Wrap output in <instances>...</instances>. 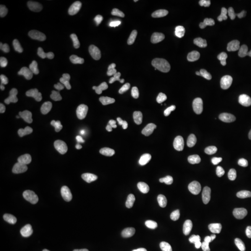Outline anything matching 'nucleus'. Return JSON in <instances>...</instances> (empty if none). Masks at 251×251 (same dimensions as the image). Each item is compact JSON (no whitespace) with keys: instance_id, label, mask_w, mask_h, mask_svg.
<instances>
[{"instance_id":"f257e3e1","label":"nucleus","mask_w":251,"mask_h":251,"mask_svg":"<svg viewBox=\"0 0 251 251\" xmlns=\"http://www.w3.org/2000/svg\"><path fill=\"white\" fill-rule=\"evenodd\" d=\"M176 213L169 209L162 208L158 210L152 220V229L156 237L165 239L171 235L176 224Z\"/></svg>"},{"instance_id":"f03ea898","label":"nucleus","mask_w":251,"mask_h":251,"mask_svg":"<svg viewBox=\"0 0 251 251\" xmlns=\"http://www.w3.org/2000/svg\"><path fill=\"white\" fill-rule=\"evenodd\" d=\"M57 71L67 79L88 82L92 78V73L90 68L71 60H65L58 63Z\"/></svg>"},{"instance_id":"7ed1b4c3","label":"nucleus","mask_w":251,"mask_h":251,"mask_svg":"<svg viewBox=\"0 0 251 251\" xmlns=\"http://www.w3.org/2000/svg\"><path fill=\"white\" fill-rule=\"evenodd\" d=\"M36 187V181L30 176L25 177L19 184V192L16 196L9 199V206L19 208L22 205L32 206L36 203V197L33 193Z\"/></svg>"},{"instance_id":"20e7f679","label":"nucleus","mask_w":251,"mask_h":251,"mask_svg":"<svg viewBox=\"0 0 251 251\" xmlns=\"http://www.w3.org/2000/svg\"><path fill=\"white\" fill-rule=\"evenodd\" d=\"M178 104L185 117L191 120H198L202 116V104L200 100L189 90L179 91Z\"/></svg>"},{"instance_id":"39448f33","label":"nucleus","mask_w":251,"mask_h":251,"mask_svg":"<svg viewBox=\"0 0 251 251\" xmlns=\"http://www.w3.org/2000/svg\"><path fill=\"white\" fill-rule=\"evenodd\" d=\"M51 189L56 194L66 195L74 203H80L85 197L83 187L73 177L63 178L55 181Z\"/></svg>"},{"instance_id":"423d86ee","label":"nucleus","mask_w":251,"mask_h":251,"mask_svg":"<svg viewBox=\"0 0 251 251\" xmlns=\"http://www.w3.org/2000/svg\"><path fill=\"white\" fill-rule=\"evenodd\" d=\"M164 8L158 2H152L140 13L137 19V27L142 31H147L155 26L163 14Z\"/></svg>"},{"instance_id":"0eeeda50","label":"nucleus","mask_w":251,"mask_h":251,"mask_svg":"<svg viewBox=\"0 0 251 251\" xmlns=\"http://www.w3.org/2000/svg\"><path fill=\"white\" fill-rule=\"evenodd\" d=\"M36 148L40 151H46L55 159L60 160L65 155L66 146L61 139L53 134H46L36 144Z\"/></svg>"},{"instance_id":"6e6552de","label":"nucleus","mask_w":251,"mask_h":251,"mask_svg":"<svg viewBox=\"0 0 251 251\" xmlns=\"http://www.w3.org/2000/svg\"><path fill=\"white\" fill-rule=\"evenodd\" d=\"M56 14L60 20L67 24H79L85 18V11L77 5L66 3V2H57L55 5Z\"/></svg>"},{"instance_id":"1a4fd4ad","label":"nucleus","mask_w":251,"mask_h":251,"mask_svg":"<svg viewBox=\"0 0 251 251\" xmlns=\"http://www.w3.org/2000/svg\"><path fill=\"white\" fill-rule=\"evenodd\" d=\"M38 232L57 247H63L65 244L63 225L56 221L38 225Z\"/></svg>"},{"instance_id":"9d476101","label":"nucleus","mask_w":251,"mask_h":251,"mask_svg":"<svg viewBox=\"0 0 251 251\" xmlns=\"http://www.w3.org/2000/svg\"><path fill=\"white\" fill-rule=\"evenodd\" d=\"M140 158L141 152L137 147L126 148L125 153L119 158L121 166L126 169L134 179H139L143 177V171L139 166Z\"/></svg>"},{"instance_id":"9b49d317","label":"nucleus","mask_w":251,"mask_h":251,"mask_svg":"<svg viewBox=\"0 0 251 251\" xmlns=\"http://www.w3.org/2000/svg\"><path fill=\"white\" fill-rule=\"evenodd\" d=\"M75 108L81 116L85 117L95 116L99 118H104L107 117L109 114V110L105 104H97V105L91 106L88 103L87 100L82 94H78L75 97Z\"/></svg>"},{"instance_id":"f8f14e48","label":"nucleus","mask_w":251,"mask_h":251,"mask_svg":"<svg viewBox=\"0 0 251 251\" xmlns=\"http://www.w3.org/2000/svg\"><path fill=\"white\" fill-rule=\"evenodd\" d=\"M104 214V207L100 203L90 204L81 216V223L87 229H92L99 225Z\"/></svg>"},{"instance_id":"ddd939ff","label":"nucleus","mask_w":251,"mask_h":251,"mask_svg":"<svg viewBox=\"0 0 251 251\" xmlns=\"http://www.w3.org/2000/svg\"><path fill=\"white\" fill-rule=\"evenodd\" d=\"M215 177V169L211 164H206L196 173L187 172L185 174V178L190 179L191 184L197 189L202 188L206 180L214 179Z\"/></svg>"},{"instance_id":"4468645a","label":"nucleus","mask_w":251,"mask_h":251,"mask_svg":"<svg viewBox=\"0 0 251 251\" xmlns=\"http://www.w3.org/2000/svg\"><path fill=\"white\" fill-rule=\"evenodd\" d=\"M198 200L206 210H214L217 208L227 206L230 204L229 198L217 194H201Z\"/></svg>"},{"instance_id":"2eb2a0df","label":"nucleus","mask_w":251,"mask_h":251,"mask_svg":"<svg viewBox=\"0 0 251 251\" xmlns=\"http://www.w3.org/2000/svg\"><path fill=\"white\" fill-rule=\"evenodd\" d=\"M241 152H242L241 145L233 144V146L226 152V153L223 154L220 157L219 162H218L219 167L225 168V166H227L231 162H238L243 167L248 166L249 165V159L247 157H245V158L239 157Z\"/></svg>"},{"instance_id":"dca6fc26","label":"nucleus","mask_w":251,"mask_h":251,"mask_svg":"<svg viewBox=\"0 0 251 251\" xmlns=\"http://www.w3.org/2000/svg\"><path fill=\"white\" fill-rule=\"evenodd\" d=\"M141 122L147 127H166L169 125V119L164 116L154 113L152 110H144L140 114Z\"/></svg>"},{"instance_id":"f3484780","label":"nucleus","mask_w":251,"mask_h":251,"mask_svg":"<svg viewBox=\"0 0 251 251\" xmlns=\"http://www.w3.org/2000/svg\"><path fill=\"white\" fill-rule=\"evenodd\" d=\"M58 137L66 147L75 149L78 146V141L75 136V126L71 121H66L60 128Z\"/></svg>"},{"instance_id":"a211bd4d","label":"nucleus","mask_w":251,"mask_h":251,"mask_svg":"<svg viewBox=\"0 0 251 251\" xmlns=\"http://www.w3.org/2000/svg\"><path fill=\"white\" fill-rule=\"evenodd\" d=\"M231 133L232 128L230 126H224L217 132L214 143V150L216 152H227L233 146V139L230 137Z\"/></svg>"},{"instance_id":"6ab92c4d","label":"nucleus","mask_w":251,"mask_h":251,"mask_svg":"<svg viewBox=\"0 0 251 251\" xmlns=\"http://www.w3.org/2000/svg\"><path fill=\"white\" fill-rule=\"evenodd\" d=\"M25 90L29 100L37 105H44L46 103L45 95L43 94L38 83L34 78H29L25 84Z\"/></svg>"},{"instance_id":"aec40b11","label":"nucleus","mask_w":251,"mask_h":251,"mask_svg":"<svg viewBox=\"0 0 251 251\" xmlns=\"http://www.w3.org/2000/svg\"><path fill=\"white\" fill-rule=\"evenodd\" d=\"M100 195L110 202H118L124 199V194L122 193L118 183L112 181L103 182V187L100 190Z\"/></svg>"},{"instance_id":"412c9836","label":"nucleus","mask_w":251,"mask_h":251,"mask_svg":"<svg viewBox=\"0 0 251 251\" xmlns=\"http://www.w3.org/2000/svg\"><path fill=\"white\" fill-rule=\"evenodd\" d=\"M141 75L146 83V89L149 96L156 97L160 92V86L153 71L149 67H144L141 70Z\"/></svg>"},{"instance_id":"4be33fe9","label":"nucleus","mask_w":251,"mask_h":251,"mask_svg":"<svg viewBox=\"0 0 251 251\" xmlns=\"http://www.w3.org/2000/svg\"><path fill=\"white\" fill-rule=\"evenodd\" d=\"M16 19L12 15V13L2 9L0 12V33L2 35H8L15 27Z\"/></svg>"},{"instance_id":"5701e85b","label":"nucleus","mask_w":251,"mask_h":251,"mask_svg":"<svg viewBox=\"0 0 251 251\" xmlns=\"http://www.w3.org/2000/svg\"><path fill=\"white\" fill-rule=\"evenodd\" d=\"M223 28L225 31L229 32H235L241 35H248L250 33V29L242 22L234 17H227L225 19V23L223 25Z\"/></svg>"},{"instance_id":"b1692460","label":"nucleus","mask_w":251,"mask_h":251,"mask_svg":"<svg viewBox=\"0 0 251 251\" xmlns=\"http://www.w3.org/2000/svg\"><path fill=\"white\" fill-rule=\"evenodd\" d=\"M0 98L9 105H17L20 101L17 90L13 87L6 89L3 85H1L0 87Z\"/></svg>"},{"instance_id":"393cba45","label":"nucleus","mask_w":251,"mask_h":251,"mask_svg":"<svg viewBox=\"0 0 251 251\" xmlns=\"http://www.w3.org/2000/svg\"><path fill=\"white\" fill-rule=\"evenodd\" d=\"M15 129L14 118L8 114H3L0 117V130L5 135L11 134Z\"/></svg>"},{"instance_id":"a878e982","label":"nucleus","mask_w":251,"mask_h":251,"mask_svg":"<svg viewBox=\"0 0 251 251\" xmlns=\"http://www.w3.org/2000/svg\"><path fill=\"white\" fill-rule=\"evenodd\" d=\"M0 157H1V161H2V167L4 169L13 170L17 166L16 156L7 149L1 150Z\"/></svg>"},{"instance_id":"bb28decb","label":"nucleus","mask_w":251,"mask_h":251,"mask_svg":"<svg viewBox=\"0 0 251 251\" xmlns=\"http://www.w3.org/2000/svg\"><path fill=\"white\" fill-rule=\"evenodd\" d=\"M206 38V34L202 30H195L190 34L188 40L190 44L192 45L194 51H197L198 49L203 45Z\"/></svg>"},{"instance_id":"cd10ccee","label":"nucleus","mask_w":251,"mask_h":251,"mask_svg":"<svg viewBox=\"0 0 251 251\" xmlns=\"http://www.w3.org/2000/svg\"><path fill=\"white\" fill-rule=\"evenodd\" d=\"M108 174L113 179H116L117 181H120V180L126 179L128 177L129 172L124 167H122V166H116L115 168L110 169L108 171Z\"/></svg>"},{"instance_id":"c85d7f7f","label":"nucleus","mask_w":251,"mask_h":251,"mask_svg":"<svg viewBox=\"0 0 251 251\" xmlns=\"http://www.w3.org/2000/svg\"><path fill=\"white\" fill-rule=\"evenodd\" d=\"M241 48H242V43L238 41H234V42H227V43L222 44L219 48V50L221 53L232 54L238 51Z\"/></svg>"},{"instance_id":"c756f323","label":"nucleus","mask_w":251,"mask_h":251,"mask_svg":"<svg viewBox=\"0 0 251 251\" xmlns=\"http://www.w3.org/2000/svg\"><path fill=\"white\" fill-rule=\"evenodd\" d=\"M101 249L103 251H124L121 244L118 241L110 242L109 240H105L101 244Z\"/></svg>"},{"instance_id":"7c9ffc66","label":"nucleus","mask_w":251,"mask_h":251,"mask_svg":"<svg viewBox=\"0 0 251 251\" xmlns=\"http://www.w3.org/2000/svg\"><path fill=\"white\" fill-rule=\"evenodd\" d=\"M10 221H11L10 212L6 207L1 206L0 207V225L1 226H7V225H9Z\"/></svg>"},{"instance_id":"2f4dec72","label":"nucleus","mask_w":251,"mask_h":251,"mask_svg":"<svg viewBox=\"0 0 251 251\" xmlns=\"http://www.w3.org/2000/svg\"><path fill=\"white\" fill-rule=\"evenodd\" d=\"M251 184V168L246 171L237 181V185L241 188H245Z\"/></svg>"},{"instance_id":"473e14b6","label":"nucleus","mask_w":251,"mask_h":251,"mask_svg":"<svg viewBox=\"0 0 251 251\" xmlns=\"http://www.w3.org/2000/svg\"><path fill=\"white\" fill-rule=\"evenodd\" d=\"M232 246H233V244L230 242L229 240L222 239L218 242L217 249H219L221 251H233Z\"/></svg>"},{"instance_id":"72a5a7b5","label":"nucleus","mask_w":251,"mask_h":251,"mask_svg":"<svg viewBox=\"0 0 251 251\" xmlns=\"http://www.w3.org/2000/svg\"><path fill=\"white\" fill-rule=\"evenodd\" d=\"M233 240H234V243H235V245H236V247L239 251H245V248L248 244V241H246L240 234H235L233 236Z\"/></svg>"},{"instance_id":"f704fd0d","label":"nucleus","mask_w":251,"mask_h":251,"mask_svg":"<svg viewBox=\"0 0 251 251\" xmlns=\"http://www.w3.org/2000/svg\"><path fill=\"white\" fill-rule=\"evenodd\" d=\"M0 176H1V179H3L4 181H6V180H8L9 179V173L7 171V169H4V168L1 169Z\"/></svg>"},{"instance_id":"c9c22d12","label":"nucleus","mask_w":251,"mask_h":251,"mask_svg":"<svg viewBox=\"0 0 251 251\" xmlns=\"http://www.w3.org/2000/svg\"><path fill=\"white\" fill-rule=\"evenodd\" d=\"M251 251V242L248 241V244H247V246H246L245 251Z\"/></svg>"},{"instance_id":"e433bc0d","label":"nucleus","mask_w":251,"mask_h":251,"mask_svg":"<svg viewBox=\"0 0 251 251\" xmlns=\"http://www.w3.org/2000/svg\"><path fill=\"white\" fill-rule=\"evenodd\" d=\"M39 233H36V232H35V233H33V235H35V236H38V235H39Z\"/></svg>"},{"instance_id":"4c0bfd02","label":"nucleus","mask_w":251,"mask_h":251,"mask_svg":"<svg viewBox=\"0 0 251 251\" xmlns=\"http://www.w3.org/2000/svg\"><path fill=\"white\" fill-rule=\"evenodd\" d=\"M220 251V250H219V249H216L215 251Z\"/></svg>"}]
</instances>
